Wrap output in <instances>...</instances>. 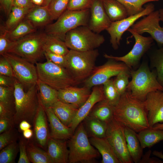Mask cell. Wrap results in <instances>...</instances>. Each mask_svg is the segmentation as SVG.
<instances>
[{
  "mask_svg": "<svg viewBox=\"0 0 163 163\" xmlns=\"http://www.w3.org/2000/svg\"><path fill=\"white\" fill-rule=\"evenodd\" d=\"M113 118L137 133L150 128L144 101L133 97L127 91L114 107Z\"/></svg>",
  "mask_w": 163,
  "mask_h": 163,
  "instance_id": "cell-1",
  "label": "cell"
},
{
  "mask_svg": "<svg viewBox=\"0 0 163 163\" xmlns=\"http://www.w3.org/2000/svg\"><path fill=\"white\" fill-rule=\"evenodd\" d=\"M14 124L25 120L33 123L38 110L40 100L37 84L25 92L22 85L16 79L14 85Z\"/></svg>",
  "mask_w": 163,
  "mask_h": 163,
  "instance_id": "cell-2",
  "label": "cell"
},
{
  "mask_svg": "<svg viewBox=\"0 0 163 163\" xmlns=\"http://www.w3.org/2000/svg\"><path fill=\"white\" fill-rule=\"evenodd\" d=\"M69 163H94L100 155L91 144L84 123H81L75 129L68 143Z\"/></svg>",
  "mask_w": 163,
  "mask_h": 163,
  "instance_id": "cell-3",
  "label": "cell"
},
{
  "mask_svg": "<svg viewBox=\"0 0 163 163\" xmlns=\"http://www.w3.org/2000/svg\"><path fill=\"white\" fill-rule=\"evenodd\" d=\"M132 79L126 90L133 97L144 101L150 93L157 90L163 91V87L157 79L156 70L151 71L144 63L136 70H131Z\"/></svg>",
  "mask_w": 163,
  "mask_h": 163,
  "instance_id": "cell-4",
  "label": "cell"
},
{
  "mask_svg": "<svg viewBox=\"0 0 163 163\" xmlns=\"http://www.w3.org/2000/svg\"><path fill=\"white\" fill-rule=\"evenodd\" d=\"M45 57V62L35 63L38 78L42 82L58 91L80 83L73 77L66 68Z\"/></svg>",
  "mask_w": 163,
  "mask_h": 163,
  "instance_id": "cell-5",
  "label": "cell"
},
{
  "mask_svg": "<svg viewBox=\"0 0 163 163\" xmlns=\"http://www.w3.org/2000/svg\"><path fill=\"white\" fill-rule=\"evenodd\" d=\"M99 54L96 49L85 51L69 50L66 55V68L75 80L81 82L92 73Z\"/></svg>",
  "mask_w": 163,
  "mask_h": 163,
  "instance_id": "cell-6",
  "label": "cell"
},
{
  "mask_svg": "<svg viewBox=\"0 0 163 163\" xmlns=\"http://www.w3.org/2000/svg\"><path fill=\"white\" fill-rule=\"evenodd\" d=\"M45 33L29 34L14 41L8 53H12L35 64L44 55Z\"/></svg>",
  "mask_w": 163,
  "mask_h": 163,
  "instance_id": "cell-7",
  "label": "cell"
},
{
  "mask_svg": "<svg viewBox=\"0 0 163 163\" xmlns=\"http://www.w3.org/2000/svg\"><path fill=\"white\" fill-rule=\"evenodd\" d=\"M90 9L80 11L67 9L54 23L46 27L45 33L64 41L66 35L69 31L80 26H88Z\"/></svg>",
  "mask_w": 163,
  "mask_h": 163,
  "instance_id": "cell-8",
  "label": "cell"
},
{
  "mask_svg": "<svg viewBox=\"0 0 163 163\" xmlns=\"http://www.w3.org/2000/svg\"><path fill=\"white\" fill-rule=\"evenodd\" d=\"M104 41L103 35L94 32L88 26H80L69 31L64 40L70 50L79 51L95 49Z\"/></svg>",
  "mask_w": 163,
  "mask_h": 163,
  "instance_id": "cell-9",
  "label": "cell"
},
{
  "mask_svg": "<svg viewBox=\"0 0 163 163\" xmlns=\"http://www.w3.org/2000/svg\"><path fill=\"white\" fill-rule=\"evenodd\" d=\"M2 56L11 65L14 77L24 89L27 90L37 84L38 78L36 67L34 63L12 53H6Z\"/></svg>",
  "mask_w": 163,
  "mask_h": 163,
  "instance_id": "cell-10",
  "label": "cell"
},
{
  "mask_svg": "<svg viewBox=\"0 0 163 163\" xmlns=\"http://www.w3.org/2000/svg\"><path fill=\"white\" fill-rule=\"evenodd\" d=\"M124 127L113 118L107 124L105 137L120 163H133L127 149Z\"/></svg>",
  "mask_w": 163,
  "mask_h": 163,
  "instance_id": "cell-11",
  "label": "cell"
},
{
  "mask_svg": "<svg viewBox=\"0 0 163 163\" xmlns=\"http://www.w3.org/2000/svg\"><path fill=\"white\" fill-rule=\"evenodd\" d=\"M127 31L131 33L135 39V43L132 50L122 56H116L105 54V58L112 59L124 63L130 69L136 66L141 58L149 50L153 41L151 36L144 37L132 30L130 28Z\"/></svg>",
  "mask_w": 163,
  "mask_h": 163,
  "instance_id": "cell-12",
  "label": "cell"
},
{
  "mask_svg": "<svg viewBox=\"0 0 163 163\" xmlns=\"http://www.w3.org/2000/svg\"><path fill=\"white\" fill-rule=\"evenodd\" d=\"M155 6L152 3L146 4L144 10L137 14L128 16L121 20L112 22L106 30L110 36V42L112 47L117 49L124 33L140 18L147 16L155 11Z\"/></svg>",
  "mask_w": 163,
  "mask_h": 163,
  "instance_id": "cell-13",
  "label": "cell"
},
{
  "mask_svg": "<svg viewBox=\"0 0 163 163\" xmlns=\"http://www.w3.org/2000/svg\"><path fill=\"white\" fill-rule=\"evenodd\" d=\"M104 64L96 67L91 75L84 80L85 86L89 88L103 85L121 71L129 69L123 62L108 59Z\"/></svg>",
  "mask_w": 163,
  "mask_h": 163,
  "instance_id": "cell-14",
  "label": "cell"
},
{
  "mask_svg": "<svg viewBox=\"0 0 163 163\" xmlns=\"http://www.w3.org/2000/svg\"><path fill=\"white\" fill-rule=\"evenodd\" d=\"M160 21L158 10L154 11L135 23L130 28L140 34L149 33L158 45L161 46L163 45V27L160 26Z\"/></svg>",
  "mask_w": 163,
  "mask_h": 163,
  "instance_id": "cell-15",
  "label": "cell"
},
{
  "mask_svg": "<svg viewBox=\"0 0 163 163\" xmlns=\"http://www.w3.org/2000/svg\"><path fill=\"white\" fill-rule=\"evenodd\" d=\"M144 102L150 128L163 123V91L157 90L149 93Z\"/></svg>",
  "mask_w": 163,
  "mask_h": 163,
  "instance_id": "cell-16",
  "label": "cell"
},
{
  "mask_svg": "<svg viewBox=\"0 0 163 163\" xmlns=\"http://www.w3.org/2000/svg\"><path fill=\"white\" fill-rule=\"evenodd\" d=\"M90 11L88 26L92 31L100 34L110 26L112 22L106 12L102 0H94Z\"/></svg>",
  "mask_w": 163,
  "mask_h": 163,
  "instance_id": "cell-17",
  "label": "cell"
},
{
  "mask_svg": "<svg viewBox=\"0 0 163 163\" xmlns=\"http://www.w3.org/2000/svg\"><path fill=\"white\" fill-rule=\"evenodd\" d=\"M101 85L93 87L89 97L78 108L70 127L74 132L78 125L88 116L94 106L104 99L103 85Z\"/></svg>",
  "mask_w": 163,
  "mask_h": 163,
  "instance_id": "cell-18",
  "label": "cell"
},
{
  "mask_svg": "<svg viewBox=\"0 0 163 163\" xmlns=\"http://www.w3.org/2000/svg\"><path fill=\"white\" fill-rule=\"evenodd\" d=\"M90 89L85 86L81 88L69 87L58 91V99L79 108L90 96L91 93Z\"/></svg>",
  "mask_w": 163,
  "mask_h": 163,
  "instance_id": "cell-19",
  "label": "cell"
},
{
  "mask_svg": "<svg viewBox=\"0 0 163 163\" xmlns=\"http://www.w3.org/2000/svg\"><path fill=\"white\" fill-rule=\"evenodd\" d=\"M46 115L45 110L40 101L38 108L33 123L36 140L39 145L43 148L47 145L50 137Z\"/></svg>",
  "mask_w": 163,
  "mask_h": 163,
  "instance_id": "cell-20",
  "label": "cell"
},
{
  "mask_svg": "<svg viewBox=\"0 0 163 163\" xmlns=\"http://www.w3.org/2000/svg\"><path fill=\"white\" fill-rule=\"evenodd\" d=\"M47 146V152L53 163L69 162V151L66 140L50 137Z\"/></svg>",
  "mask_w": 163,
  "mask_h": 163,
  "instance_id": "cell-21",
  "label": "cell"
},
{
  "mask_svg": "<svg viewBox=\"0 0 163 163\" xmlns=\"http://www.w3.org/2000/svg\"><path fill=\"white\" fill-rule=\"evenodd\" d=\"M50 127V137L57 139H69L74 132L64 124L55 115L51 108L45 109Z\"/></svg>",
  "mask_w": 163,
  "mask_h": 163,
  "instance_id": "cell-22",
  "label": "cell"
},
{
  "mask_svg": "<svg viewBox=\"0 0 163 163\" xmlns=\"http://www.w3.org/2000/svg\"><path fill=\"white\" fill-rule=\"evenodd\" d=\"M89 141L101 155V163H120L106 137H91Z\"/></svg>",
  "mask_w": 163,
  "mask_h": 163,
  "instance_id": "cell-23",
  "label": "cell"
},
{
  "mask_svg": "<svg viewBox=\"0 0 163 163\" xmlns=\"http://www.w3.org/2000/svg\"><path fill=\"white\" fill-rule=\"evenodd\" d=\"M25 18L36 28L47 26L52 21L48 6L35 5L31 8Z\"/></svg>",
  "mask_w": 163,
  "mask_h": 163,
  "instance_id": "cell-24",
  "label": "cell"
},
{
  "mask_svg": "<svg viewBox=\"0 0 163 163\" xmlns=\"http://www.w3.org/2000/svg\"><path fill=\"white\" fill-rule=\"evenodd\" d=\"M51 108L60 121L69 127L79 108L72 104L59 100L55 103Z\"/></svg>",
  "mask_w": 163,
  "mask_h": 163,
  "instance_id": "cell-25",
  "label": "cell"
},
{
  "mask_svg": "<svg viewBox=\"0 0 163 163\" xmlns=\"http://www.w3.org/2000/svg\"><path fill=\"white\" fill-rule=\"evenodd\" d=\"M124 133L129 154L133 162L139 163L142 156L143 149L137 133L131 129L124 127Z\"/></svg>",
  "mask_w": 163,
  "mask_h": 163,
  "instance_id": "cell-26",
  "label": "cell"
},
{
  "mask_svg": "<svg viewBox=\"0 0 163 163\" xmlns=\"http://www.w3.org/2000/svg\"><path fill=\"white\" fill-rule=\"evenodd\" d=\"M37 85L40 101L45 109L51 108L58 100V91L38 79Z\"/></svg>",
  "mask_w": 163,
  "mask_h": 163,
  "instance_id": "cell-27",
  "label": "cell"
},
{
  "mask_svg": "<svg viewBox=\"0 0 163 163\" xmlns=\"http://www.w3.org/2000/svg\"><path fill=\"white\" fill-rule=\"evenodd\" d=\"M113 109L114 106L104 99L94 106L88 116L108 124L113 119Z\"/></svg>",
  "mask_w": 163,
  "mask_h": 163,
  "instance_id": "cell-28",
  "label": "cell"
},
{
  "mask_svg": "<svg viewBox=\"0 0 163 163\" xmlns=\"http://www.w3.org/2000/svg\"><path fill=\"white\" fill-rule=\"evenodd\" d=\"M137 136L143 149L150 148L163 140V130L149 128L138 133Z\"/></svg>",
  "mask_w": 163,
  "mask_h": 163,
  "instance_id": "cell-29",
  "label": "cell"
},
{
  "mask_svg": "<svg viewBox=\"0 0 163 163\" xmlns=\"http://www.w3.org/2000/svg\"><path fill=\"white\" fill-rule=\"evenodd\" d=\"M102 1L106 12L112 22L128 17L124 6L116 0H102Z\"/></svg>",
  "mask_w": 163,
  "mask_h": 163,
  "instance_id": "cell-30",
  "label": "cell"
},
{
  "mask_svg": "<svg viewBox=\"0 0 163 163\" xmlns=\"http://www.w3.org/2000/svg\"><path fill=\"white\" fill-rule=\"evenodd\" d=\"M83 121L88 136L91 137H105L107 123L89 116H87Z\"/></svg>",
  "mask_w": 163,
  "mask_h": 163,
  "instance_id": "cell-31",
  "label": "cell"
},
{
  "mask_svg": "<svg viewBox=\"0 0 163 163\" xmlns=\"http://www.w3.org/2000/svg\"><path fill=\"white\" fill-rule=\"evenodd\" d=\"M36 28L25 18L11 30L6 29L7 37L12 41L17 40L29 34L35 33Z\"/></svg>",
  "mask_w": 163,
  "mask_h": 163,
  "instance_id": "cell-32",
  "label": "cell"
},
{
  "mask_svg": "<svg viewBox=\"0 0 163 163\" xmlns=\"http://www.w3.org/2000/svg\"><path fill=\"white\" fill-rule=\"evenodd\" d=\"M45 52L66 56L69 50L64 41L55 37L47 34L44 47Z\"/></svg>",
  "mask_w": 163,
  "mask_h": 163,
  "instance_id": "cell-33",
  "label": "cell"
},
{
  "mask_svg": "<svg viewBox=\"0 0 163 163\" xmlns=\"http://www.w3.org/2000/svg\"><path fill=\"white\" fill-rule=\"evenodd\" d=\"M27 151L28 158L33 163H53L47 152L32 143H27Z\"/></svg>",
  "mask_w": 163,
  "mask_h": 163,
  "instance_id": "cell-34",
  "label": "cell"
},
{
  "mask_svg": "<svg viewBox=\"0 0 163 163\" xmlns=\"http://www.w3.org/2000/svg\"><path fill=\"white\" fill-rule=\"evenodd\" d=\"M31 8L13 6L5 22L6 29L9 30L17 26L25 18Z\"/></svg>",
  "mask_w": 163,
  "mask_h": 163,
  "instance_id": "cell-35",
  "label": "cell"
},
{
  "mask_svg": "<svg viewBox=\"0 0 163 163\" xmlns=\"http://www.w3.org/2000/svg\"><path fill=\"white\" fill-rule=\"evenodd\" d=\"M122 4L125 8L128 16L133 15L141 12L144 9L143 6L152 2L160 0H116Z\"/></svg>",
  "mask_w": 163,
  "mask_h": 163,
  "instance_id": "cell-36",
  "label": "cell"
},
{
  "mask_svg": "<svg viewBox=\"0 0 163 163\" xmlns=\"http://www.w3.org/2000/svg\"><path fill=\"white\" fill-rule=\"evenodd\" d=\"M102 85L104 96V100L114 107L118 102L120 95L115 87L113 80L110 79Z\"/></svg>",
  "mask_w": 163,
  "mask_h": 163,
  "instance_id": "cell-37",
  "label": "cell"
},
{
  "mask_svg": "<svg viewBox=\"0 0 163 163\" xmlns=\"http://www.w3.org/2000/svg\"><path fill=\"white\" fill-rule=\"evenodd\" d=\"M18 150L19 144L16 141L3 148L0 152V163H14Z\"/></svg>",
  "mask_w": 163,
  "mask_h": 163,
  "instance_id": "cell-38",
  "label": "cell"
},
{
  "mask_svg": "<svg viewBox=\"0 0 163 163\" xmlns=\"http://www.w3.org/2000/svg\"><path fill=\"white\" fill-rule=\"evenodd\" d=\"M151 60L152 66L156 69L157 80L163 87V46L155 51Z\"/></svg>",
  "mask_w": 163,
  "mask_h": 163,
  "instance_id": "cell-39",
  "label": "cell"
},
{
  "mask_svg": "<svg viewBox=\"0 0 163 163\" xmlns=\"http://www.w3.org/2000/svg\"><path fill=\"white\" fill-rule=\"evenodd\" d=\"M130 76L131 70L129 69L120 72L113 80L115 87L120 96L126 91Z\"/></svg>",
  "mask_w": 163,
  "mask_h": 163,
  "instance_id": "cell-40",
  "label": "cell"
},
{
  "mask_svg": "<svg viewBox=\"0 0 163 163\" xmlns=\"http://www.w3.org/2000/svg\"><path fill=\"white\" fill-rule=\"evenodd\" d=\"M69 0H52L48 6L52 20H57L67 9Z\"/></svg>",
  "mask_w": 163,
  "mask_h": 163,
  "instance_id": "cell-41",
  "label": "cell"
},
{
  "mask_svg": "<svg viewBox=\"0 0 163 163\" xmlns=\"http://www.w3.org/2000/svg\"><path fill=\"white\" fill-rule=\"evenodd\" d=\"M0 103L15 110L14 87L0 86Z\"/></svg>",
  "mask_w": 163,
  "mask_h": 163,
  "instance_id": "cell-42",
  "label": "cell"
},
{
  "mask_svg": "<svg viewBox=\"0 0 163 163\" xmlns=\"http://www.w3.org/2000/svg\"><path fill=\"white\" fill-rule=\"evenodd\" d=\"M94 0H69L67 9L80 11L90 9Z\"/></svg>",
  "mask_w": 163,
  "mask_h": 163,
  "instance_id": "cell-43",
  "label": "cell"
},
{
  "mask_svg": "<svg viewBox=\"0 0 163 163\" xmlns=\"http://www.w3.org/2000/svg\"><path fill=\"white\" fill-rule=\"evenodd\" d=\"M14 41L10 40L7 36L5 27H1L0 34V54L2 56L8 53Z\"/></svg>",
  "mask_w": 163,
  "mask_h": 163,
  "instance_id": "cell-44",
  "label": "cell"
},
{
  "mask_svg": "<svg viewBox=\"0 0 163 163\" xmlns=\"http://www.w3.org/2000/svg\"><path fill=\"white\" fill-rule=\"evenodd\" d=\"M16 135L13 128L0 135V150L16 141Z\"/></svg>",
  "mask_w": 163,
  "mask_h": 163,
  "instance_id": "cell-45",
  "label": "cell"
},
{
  "mask_svg": "<svg viewBox=\"0 0 163 163\" xmlns=\"http://www.w3.org/2000/svg\"><path fill=\"white\" fill-rule=\"evenodd\" d=\"M0 75L14 77L11 65L7 60L2 56L0 58Z\"/></svg>",
  "mask_w": 163,
  "mask_h": 163,
  "instance_id": "cell-46",
  "label": "cell"
},
{
  "mask_svg": "<svg viewBox=\"0 0 163 163\" xmlns=\"http://www.w3.org/2000/svg\"><path fill=\"white\" fill-rule=\"evenodd\" d=\"M44 56L45 57H47L55 64L65 68H66V55H62L46 52H45Z\"/></svg>",
  "mask_w": 163,
  "mask_h": 163,
  "instance_id": "cell-47",
  "label": "cell"
},
{
  "mask_svg": "<svg viewBox=\"0 0 163 163\" xmlns=\"http://www.w3.org/2000/svg\"><path fill=\"white\" fill-rule=\"evenodd\" d=\"M27 142L23 138L20 139L19 143V157L18 163H30L27 153Z\"/></svg>",
  "mask_w": 163,
  "mask_h": 163,
  "instance_id": "cell-48",
  "label": "cell"
},
{
  "mask_svg": "<svg viewBox=\"0 0 163 163\" xmlns=\"http://www.w3.org/2000/svg\"><path fill=\"white\" fill-rule=\"evenodd\" d=\"M14 124L13 118H0V133L13 128V126Z\"/></svg>",
  "mask_w": 163,
  "mask_h": 163,
  "instance_id": "cell-49",
  "label": "cell"
},
{
  "mask_svg": "<svg viewBox=\"0 0 163 163\" xmlns=\"http://www.w3.org/2000/svg\"><path fill=\"white\" fill-rule=\"evenodd\" d=\"M16 79L14 77L0 75V86L8 87H14Z\"/></svg>",
  "mask_w": 163,
  "mask_h": 163,
  "instance_id": "cell-50",
  "label": "cell"
},
{
  "mask_svg": "<svg viewBox=\"0 0 163 163\" xmlns=\"http://www.w3.org/2000/svg\"><path fill=\"white\" fill-rule=\"evenodd\" d=\"M14 110L0 103V118H13Z\"/></svg>",
  "mask_w": 163,
  "mask_h": 163,
  "instance_id": "cell-51",
  "label": "cell"
},
{
  "mask_svg": "<svg viewBox=\"0 0 163 163\" xmlns=\"http://www.w3.org/2000/svg\"><path fill=\"white\" fill-rule=\"evenodd\" d=\"M35 5L31 0H14L13 6L22 8H31Z\"/></svg>",
  "mask_w": 163,
  "mask_h": 163,
  "instance_id": "cell-52",
  "label": "cell"
},
{
  "mask_svg": "<svg viewBox=\"0 0 163 163\" xmlns=\"http://www.w3.org/2000/svg\"><path fill=\"white\" fill-rule=\"evenodd\" d=\"M151 151L149 150L145 154L142 155L139 163H162V161L155 158H150V155Z\"/></svg>",
  "mask_w": 163,
  "mask_h": 163,
  "instance_id": "cell-53",
  "label": "cell"
},
{
  "mask_svg": "<svg viewBox=\"0 0 163 163\" xmlns=\"http://www.w3.org/2000/svg\"><path fill=\"white\" fill-rule=\"evenodd\" d=\"M14 0H0L1 7L5 14L8 15L13 6Z\"/></svg>",
  "mask_w": 163,
  "mask_h": 163,
  "instance_id": "cell-54",
  "label": "cell"
},
{
  "mask_svg": "<svg viewBox=\"0 0 163 163\" xmlns=\"http://www.w3.org/2000/svg\"><path fill=\"white\" fill-rule=\"evenodd\" d=\"M31 127L30 123L28 121L24 120L21 121L19 124V127L20 129L22 131L30 129Z\"/></svg>",
  "mask_w": 163,
  "mask_h": 163,
  "instance_id": "cell-55",
  "label": "cell"
},
{
  "mask_svg": "<svg viewBox=\"0 0 163 163\" xmlns=\"http://www.w3.org/2000/svg\"><path fill=\"white\" fill-rule=\"evenodd\" d=\"M24 137L26 139H29L32 137L33 134V131L30 129L26 130L23 132Z\"/></svg>",
  "mask_w": 163,
  "mask_h": 163,
  "instance_id": "cell-56",
  "label": "cell"
},
{
  "mask_svg": "<svg viewBox=\"0 0 163 163\" xmlns=\"http://www.w3.org/2000/svg\"><path fill=\"white\" fill-rule=\"evenodd\" d=\"M153 154L155 156L163 160V154L162 151H154L152 152Z\"/></svg>",
  "mask_w": 163,
  "mask_h": 163,
  "instance_id": "cell-57",
  "label": "cell"
},
{
  "mask_svg": "<svg viewBox=\"0 0 163 163\" xmlns=\"http://www.w3.org/2000/svg\"><path fill=\"white\" fill-rule=\"evenodd\" d=\"M152 128L154 129H160L163 130V123H157L155 124Z\"/></svg>",
  "mask_w": 163,
  "mask_h": 163,
  "instance_id": "cell-58",
  "label": "cell"
},
{
  "mask_svg": "<svg viewBox=\"0 0 163 163\" xmlns=\"http://www.w3.org/2000/svg\"><path fill=\"white\" fill-rule=\"evenodd\" d=\"M33 4L37 5H40L43 3L44 0H31Z\"/></svg>",
  "mask_w": 163,
  "mask_h": 163,
  "instance_id": "cell-59",
  "label": "cell"
},
{
  "mask_svg": "<svg viewBox=\"0 0 163 163\" xmlns=\"http://www.w3.org/2000/svg\"><path fill=\"white\" fill-rule=\"evenodd\" d=\"M158 11L160 21H163V8L159 9Z\"/></svg>",
  "mask_w": 163,
  "mask_h": 163,
  "instance_id": "cell-60",
  "label": "cell"
},
{
  "mask_svg": "<svg viewBox=\"0 0 163 163\" xmlns=\"http://www.w3.org/2000/svg\"><path fill=\"white\" fill-rule=\"evenodd\" d=\"M52 0H44L43 5L48 6Z\"/></svg>",
  "mask_w": 163,
  "mask_h": 163,
  "instance_id": "cell-61",
  "label": "cell"
}]
</instances>
